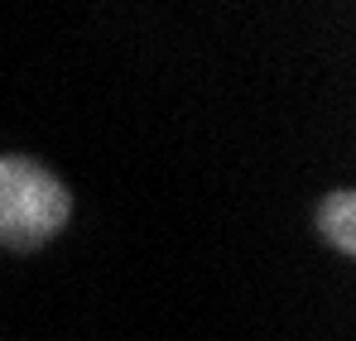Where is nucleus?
I'll list each match as a JSON object with an SVG mask.
<instances>
[{
	"mask_svg": "<svg viewBox=\"0 0 356 341\" xmlns=\"http://www.w3.org/2000/svg\"><path fill=\"white\" fill-rule=\"evenodd\" d=\"M72 222V192L54 169L24 154H0V250H44Z\"/></svg>",
	"mask_w": 356,
	"mask_h": 341,
	"instance_id": "obj_1",
	"label": "nucleus"
},
{
	"mask_svg": "<svg viewBox=\"0 0 356 341\" xmlns=\"http://www.w3.org/2000/svg\"><path fill=\"white\" fill-rule=\"evenodd\" d=\"M318 235L342 250V255H356V192L352 188H337L318 202Z\"/></svg>",
	"mask_w": 356,
	"mask_h": 341,
	"instance_id": "obj_2",
	"label": "nucleus"
}]
</instances>
